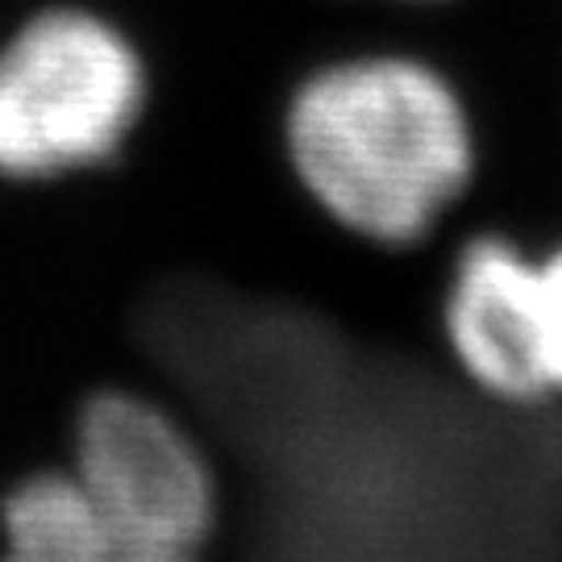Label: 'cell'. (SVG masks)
I'll return each instance as SVG.
<instances>
[{"instance_id":"cell-1","label":"cell","mask_w":562,"mask_h":562,"mask_svg":"<svg viewBox=\"0 0 562 562\" xmlns=\"http://www.w3.org/2000/svg\"><path fill=\"white\" fill-rule=\"evenodd\" d=\"M162 362L259 492L255 562H559L562 425L346 341L296 308L176 292Z\"/></svg>"},{"instance_id":"cell-2","label":"cell","mask_w":562,"mask_h":562,"mask_svg":"<svg viewBox=\"0 0 562 562\" xmlns=\"http://www.w3.org/2000/svg\"><path fill=\"white\" fill-rule=\"evenodd\" d=\"M283 142L304 192L350 234L387 246L422 238L475 171L467 104L413 55L325 63L288 104Z\"/></svg>"},{"instance_id":"cell-3","label":"cell","mask_w":562,"mask_h":562,"mask_svg":"<svg viewBox=\"0 0 562 562\" xmlns=\"http://www.w3.org/2000/svg\"><path fill=\"white\" fill-rule=\"evenodd\" d=\"M146 101L138 46L88 9H46L0 46V176L59 180L113 159Z\"/></svg>"},{"instance_id":"cell-4","label":"cell","mask_w":562,"mask_h":562,"mask_svg":"<svg viewBox=\"0 0 562 562\" xmlns=\"http://www.w3.org/2000/svg\"><path fill=\"white\" fill-rule=\"evenodd\" d=\"M71 475L121 529L201 554L217 525V480L196 434L162 404L101 392L80 408Z\"/></svg>"},{"instance_id":"cell-5","label":"cell","mask_w":562,"mask_h":562,"mask_svg":"<svg viewBox=\"0 0 562 562\" xmlns=\"http://www.w3.org/2000/svg\"><path fill=\"white\" fill-rule=\"evenodd\" d=\"M454 367L487 401L554 408L542 250L513 238H475L450 271L442 304Z\"/></svg>"},{"instance_id":"cell-6","label":"cell","mask_w":562,"mask_h":562,"mask_svg":"<svg viewBox=\"0 0 562 562\" xmlns=\"http://www.w3.org/2000/svg\"><path fill=\"white\" fill-rule=\"evenodd\" d=\"M0 562H201L121 529L71 471H38L0 504Z\"/></svg>"},{"instance_id":"cell-7","label":"cell","mask_w":562,"mask_h":562,"mask_svg":"<svg viewBox=\"0 0 562 562\" xmlns=\"http://www.w3.org/2000/svg\"><path fill=\"white\" fill-rule=\"evenodd\" d=\"M542 288L546 329H550V383H554V401H562V241L542 250Z\"/></svg>"}]
</instances>
